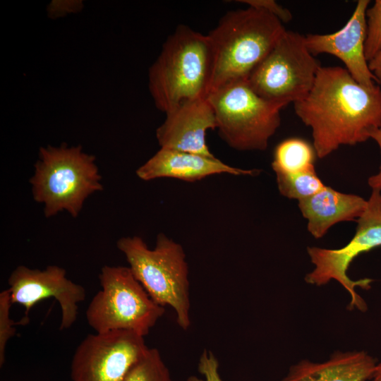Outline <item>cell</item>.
Listing matches in <instances>:
<instances>
[{
  "mask_svg": "<svg viewBox=\"0 0 381 381\" xmlns=\"http://www.w3.org/2000/svg\"><path fill=\"white\" fill-rule=\"evenodd\" d=\"M370 380L371 381H381V362L376 364Z\"/></svg>",
  "mask_w": 381,
  "mask_h": 381,
  "instance_id": "obj_27",
  "label": "cell"
},
{
  "mask_svg": "<svg viewBox=\"0 0 381 381\" xmlns=\"http://www.w3.org/2000/svg\"><path fill=\"white\" fill-rule=\"evenodd\" d=\"M99 279L101 289L85 311L89 326L96 333L124 330L148 334L165 309L151 298L130 267L105 265Z\"/></svg>",
  "mask_w": 381,
  "mask_h": 381,
  "instance_id": "obj_7",
  "label": "cell"
},
{
  "mask_svg": "<svg viewBox=\"0 0 381 381\" xmlns=\"http://www.w3.org/2000/svg\"><path fill=\"white\" fill-rule=\"evenodd\" d=\"M260 172L258 169H243L229 166L216 157L160 148L136 170V175L144 181L167 177L193 182L214 174L255 176Z\"/></svg>",
  "mask_w": 381,
  "mask_h": 381,
  "instance_id": "obj_14",
  "label": "cell"
},
{
  "mask_svg": "<svg viewBox=\"0 0 381 381\" xmlns=\"http://www.w3.org/2000/svg\"><path fill=\"white\" fill-rule=\"evenodd\" d=\"M212 73L207 35L178 25L149 69L148 87L155 107L167 114L186 101L207 97Z\"/></svg>",
  "mask_w": 381,
  "mask_h": 381,
  "instance_id": "obj_2",
  "label": "cell"
},
{
  "mask_svg": "<svg viewBox=\"0 0 381 381\" xmlns=\"http://www.w3.org/2000/svg\"><path fill=\"white\" fill-rule=\"evenodd\" d=\"M315 150L306 140L298 138L286 139L274 152L272 168L274 173L293 174L315 168Z\"/></svg>",
  "mask_w": 381,
  "mask_h": 381,
  "instance_id": "obj_17",
  "label": "cell"
},
{
  "mask_svg": "<svg viewBox=\"0 0 381 381\" xmlns=\"http://www.w3.org/2000/svg\"><path fill=\"white\" fill-rule=\"evenodd\" d=\"M116 246L151 298L162 306L172 308L178 325L188 329L191 324L190 282L181 245L160 233L153 249L137 236L121 238Z\"/></svg>",
  "mask_w": 381,
  "mask_h": 381,
  "instance_id": "obj_4",
  "label": "cell"
},
{
  "mask_svg": "<svg viewBox=\"0 0 381 381\" xmlns=\"http://www.w3.org/2000/svg\"><path fill=\"white\" fill-rule=\"evenodd\" d=\"M365 16L364 51L368 62L381 51V0H376L373 6L367 8Z\"/></svg>",
  "mask_w": 381,
  "mask_h": 381,
  "instance_id": "obj_21",
  "label": "cell"
},
{
  "mask_svg": "<svg viewBox=\"0 0 381 381\" xmlns=\"http://www.w3.org/2000/svg\"><path fill=\"white\" fill-rule=\"evenodd\" d=\"M284 31L282 23L262 9L248 6L225 13L207 35L213 53L210 92L247 80Z\"/></svg>",
  "mask_w": 381,
  "mask_h": 381,
  "instance_id": "obj_3",
  "label": "cell"
},
{
  "mask_svg": "<svg viewBox=\"0 0 381 381\" xmlns=\"http://www.w3.org/2000/svg\"><path fill=\"white\" fill-rule=\"evenodd\" d=\"M370 138L374 140L378 145L381 156V128L375 130L371 133ZM368 184L372 190L381 192V162L378 172L368 178Z\"/></svg>",
  "mask_w": 381,
  "mask_h": 381,
  "instance_id": "obj_25",
  "label": "cell"
},
{
  "mask_svg": "<svg viewBox=\"0 0 381 381\" xmlns=\"http://www.w3.org/2000/svg\"><path fill=\"white\" fill-rule=\"evenodd\" d=\"M376 364L364 351H337L324 362H298L282 381H366L371 379Z\"/></svg>",
  "mask_w": 381,
  "mask_h": 381,
  "instance_id": "obj_16",
  "label": "cell"
},
{
  "mask_svg": "<svg viewBox=\"0 0 381 381\" xmlns=\"http://www.w3.org/2000/svg\"><path fill=\"white\" fill-rule=\"evenodd\" d=\"M12 306L9 291L0 293V366L5 362L6 346L8 340L16 334V325H25L30 322L28 317L23 316L15 321L10 318V308Z\"/></svg>",
  "mask_w": 381,
  "mask_h": 381,
  "instance_id": "obj_20",
  "label": "cell"
},
{
  "mask_svg": "<svg viewBox=\"0 0 381 381\" xmlns=\"http://www.w3.org/2000/svg\"><path fill=\"white\" fill-rule=\"evenodd\" d=\"M275 175L279 193L290 199L307 198L325 186L315 168L293 174L275 173Z\"/></svg>",
  "mask_w": 381,
  "mask_h": 381,
  "instance_id": "obj_18",
  "label": "cell"
},
{
  "mask_svg": "<svg viewBox=\"0 0 381 381\" xmlns=\"http://www.w3.org/2000/svg\"><path fill=\"white\" fill-rule=\"evenodd\" d=\"M368 67L381 86V51L368 61Z\"/></svg>",
  "mask_w": 381,
  "mask_h": 381,
  "instance_id": "obj_26",
  "label": "cell"
},
{
  "mask_svg": "<svg viewBox=\"0 0 381 381\" xmlns=\"http://www.w3.org/2000/svg\"><path fill=\"white\" fill-rule=\"evenodd\" d=\"M369 0H358L346 25L331 34H308L306 44L315 56L329 54L339 59L351 75L361 85L373 87L377 83L368 67L364 46L366 37L365 12ZM378 85V84H377Z\"/></svg>",
  "mask_w": 381,
  "mask_h": 381,
  "instance_id": "obj_12",
  "label": "cell"
},
{
  "mask_svg": "<svg viewBox=\"0 0 381 381\" xmlns=\"http://www.w3.org/2000/svg\"><path fill=\"white\" fill-rule=\"evenodd\" d=\"M221 138L239 151L265 150L287 104L258 95L247 80L224 85L207 95Z\"/></svg>",
  "mask_w": 381,
  "mask_h": 381,
  "instance_id": "obj_6",
  "label": "cell"
},
{
  "mask_svg": "<svg viewBox=\"0 0 381 381\" xmlns=\"http://www.w3.org/2000/svg\"><path fill=\"white\" fill-rule=\"evenodd\" d=\"M237 1L245 4L248 6L262 9L277 17L282 23H288L292 19L290 11L273 0H239Z\"/></svg>",
  "mask_w": 381,
  "mask_h": 381,
  "instance_id": "obj_24",
  "label": "cell"
},
{
  "mask_svg": "<svg viewBox=\"0 0 381 381\" xmlns=\"http://www.w3.org/2000/svg\"><path fill=\"white\" fill-rule=\"evenodd\" d=\"M156 130L161 148L215 157L206 143V133L217 128L213 109L207 97L186 101L169 111Z\"/></svg>",
  "mask_w": 381,
  "mask_h": 381,
  "instance_id": "obj_13",
  "label": "cell"
},
{
  "mask_svg": "<svg viewBox=\"0 0 381 381\" xmlns=\"http://www.w3.org/2000/svg\"><path fill=\"white\" fill-rule=\"evenodd\" d=\"M298 205L308 220V231L315 238H320L338 222L357 221L366 207L367 200L325 186L313 195L298 200Z\"/></svg>",
  "mask_w": 381,
  "mask_h": 381,
  "instance_id": "obj_15",
  "label": "cell"
},
{
  "mask_svg": "<svg viewBox=\"0 0 381 381\" xmlns=\"http://www.w3.org/2000/svg\"><path fill=\"white\" fill-rule=\"evenodd\" d=\"M320 66L308 49L305 36L285 30L247 81L260 97L289 104L308 95Z\"/></svg>",
  "mask_w": 381,
  "mask_h": 381,
  "instance_id": "obj_8",
  "label": "cell"
},
{
  "mask_svg": "<svg viewBox=\"0 0 381 381\" xmlns=\"http://www.w3.org/2000/svg\"><path fill=\"white\" fill-rule=\"evenodd\" d=\"M356 222V233L344 247L338 249L308 247V254L314 268L306 274L305 280L317 286L326 284L331 280L337 282L350 296L349 308L365 311L367 306L356 288L369 289L372 280L354 281L346 272L351 262L360 254L381 246V192L372 190L366 207Z\"/></svg>",
  "mask_w": 381,
  "mask_h": 381,
  "instance_id": "obj_9",
  "label": "cell"
},
{
  "mask_svg": "<svg viewBox=\"0 0 381 381\" xmlns=\"http://www.w3.org/2000/svg\"><path fill=\"white\" fill-rule=\"evenodd\" d=\"M83 6L80 0H53L47 7V16L52 19L62 18L81 11Z\"/></svg>",
  "mask_w": 381,
  "mask_h": 381,
  "instance_id": "obj_23",
  "label": "cell"
},
{
  "mask_svg": "<svg viewBox=\"0 0 381 381\" xmlns=\"http://www.w3.org/2000/svg\"><path fill=\"white\" fill-rule=\"evenodd\" d=\"M8 284L12 304L23 306L25 315L40 301L53 298L61 310V330L72 327L78 315V303L85 299L84 287L66 277L65 269L49 265L44 270L18 266L10 274Z\"/></svg>",
  "mask_w": 381,
  "mask_h": 381,
  "instance_id": "obj_11",
  "label": "cell"
},
{
  "mask_svg": "<svg viewBox=\"0 0 381 381\" xmlns=\"http://www.w3.org/2000/svg\"><path fill=\"white\" fill-rule=\"evenodd\" d=\"M144 337L124 330L88 334L73 353L71 380L122 381L147 351Z\"/></svg>",
  "mask_w": 381,
  "mask_h": 381,
  "instance_id": "obj_10",
  "label": "cell"
},
{
  "mask_svg": "<svg viewBox=\"0 0 381 381\" xmlns=\"http://www.w3.org/2000/svg\"><path fill=\"white\" fill-rule=\"evenodd\" d=\"M94 155L81 146L48 145L40 149L30 182L35 200L43 203L46 217L66 210L77 217L89 195L102 190Z\"/></svg>",
  "mask_w": 381,
  "mask_h": 381,
  "instance_id": "obj_5",
  "label": "cell"
},
{
  "mask_svg": "<svg viewBox=\"0 0 381 381\" xmlns=\"http://www.w3.org/2000/svg\"><path fill=\"white\" fill-rule=\"evenodd\" d=\"M198 369L203 377L190 376L188 381H223L219 373V361L211 351L205 349L202 351Z\"/></svg>",
  "mask_w": 381,
  "mask_h": 381,
  "instance_id": "obj_22",
  "label": "cell"
},
{
  "mask_svg": "<svg viewBox=\"0 0 381 381\" xmlns=\"http://www.w3.org/2000/svg\"><path fill=\"white\" fill-rule=\"evenodd\" d=\"M294 104L298 117L311 128L319 158L341 145L364 143L381 128L380 86H363L339 66H320L310 92Z\"/></svg>",
  "mask_w": 381,
  "mask_h": 381,
  "instance_id": "obj_1",
  "label": "cell"
},
{
  "mask_svg": "<svg viewBox=\"0 0 381 381\" xmlns=\"http://www.w3.org/2000/svg\"><path fill=\"white\" fill-rule=\"evenodd\" d=\"M122 381H172V380L159 351L155 348H149Z\"/></svg>",
  "mask_w": 381,
  "mask_h": 381,
  "instance_id": "obj_19",
  "label": "cell"
}]
</instances>
